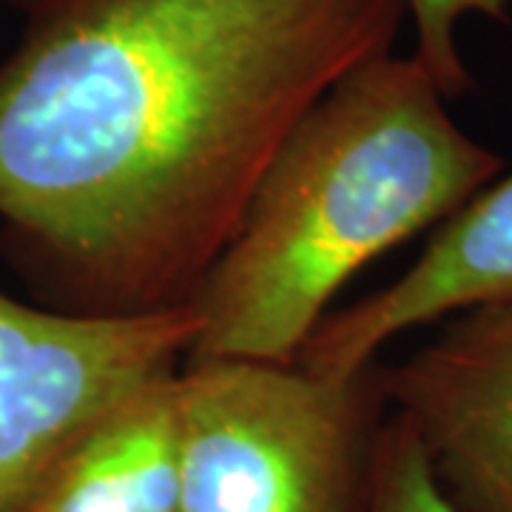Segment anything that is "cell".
I'll use <instances>...</instances> for the list:
<instances>
[{"instance_id":"8992f818","label":"cell","mask_w":512,"mask_h":512,"mask_svg":"<svg viewBox=\"0 0 512 512\" xmlns=\"http://www.w3.org/2000/svg\"><path fill=\"white\" fill-rule=\"evenodd\" d=\"M512 299V174L481 188L441 222L424 254L396 282L325 316L296 365L322 379H350L404 330Z\"/></svg>"},{"instance_id":"ba28073f","label":"cell","mask_w":512,"mask_h":512,"mask_svg":"<svg viewBox=\"0 0 512 512\" xmlns=\"http://www.w3.org/2000/svg\"><path fill=\"white\" fill-rule=\"evenodd\" d=\"M365 512H464L441 490L413 427L393 410L376 441Z\"/></svg>"},{"instance_id":"6da1fadb","label":"cell","mask_w":512,"mask_h":512,"mask_svg":"<svg viewBox=\"0 0 512 512\" xmlns=\"http://www.w3.org/2000/svg\"><path fill=\"white\" fill-rule=\"evenodd\" d=\"M0 222L57 311L191 305L276 151L404 0H12Z\"/></svg>"},{"instance_id":"52a82bcc","label":"cell","mask_w":512,"mask_h":512,"mask_svg":"<svg viewBox=\"0 0 512 512\" xmlns=\"http://www.w3.org/2000/svg\"><path fill=\"white\" fill-rule=\"evenodd\" d=\"M177 370L134 387L89 421L15 512L180 510Z\"/></svg>"},{"instance_id":"7a4b0ae2","label":"cell","mask_w":512,"mask_h":512,"mask_svg":"<svg viewBox=\"0 0 512 512\" xmlns=\"http://www.w3.org/2000/svg\"><path fill=\"white\" fill-rule=\"evenodd\" d=\"M444 100L413 55L345 74L265 168L191 302L200 333L185 359L296 365L350 276L493 183L504 157Z\"/></svg>"},{"instance_id":"3957f363","label":"cell","mask_w":512,"mask_h":512,"mask_svg":"<svg viewBox=\"0 0 512 512\" xmlns=\"http://www.w3.org/2000/svg\"><path fill=\"white\" fill-rule=\"evenodd\" d=\"M174 387L177 512H365L390 413L382 365L322 379L299 365L185 359Z\"/></svg>"},{"instance_id":"5b68a950","label":"cell","mask_w":512,"mask_h":512,"mask_svg":"<svg viewBox=\"0 0 512 512\" xmlns=\"http://www.w3.org/2000/svg\"><path fill=\"white\" fill-rule=\"evenodd\" d=\"M382 390L458 510L512 512V299L458 313Z\"/></svg>"},{"instance_id":"277c9868","label":"cell","mask_w":512,"mask_h":512,"mask_svg":"<svg viewBox=\"0 0 512 512\" xmlns=\"http://www.w3.org/2000/svg\"><path fill=\"white\" fill-rule=\"evenodd\" d=\"M194 305L146 316L43 311L0 293V512H15L60 450L109 404L177 370Z\"/></svg>"},{"instance_id":"9c48e42d","label":"cell","mask_w":512,"mask_h":512,"mask_svg":"<svg viewBox=\"0 0 512 512\" xmlns=\"http://www.w3.org/2000/svg\"><path fill=\"white\" fill-rule=\"evenodd\" d=\"M404 9L416 26L413 57L436 80L447 100L473 89V77L458 55V23L467 15L493 20L510 18V0H404Z\"/></svg>"}]
</instances>
